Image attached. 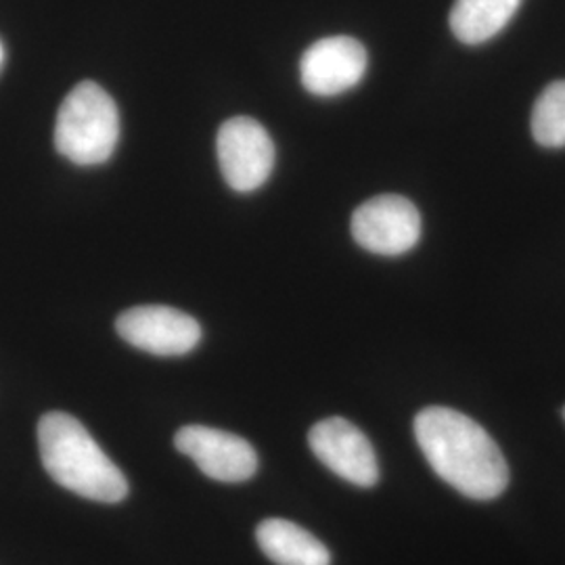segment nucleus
<instances>
[{
    "label": "nucleus",
    "instance_id": "f257e3e1",
    "mask_svg": "<svg viewBox=\"0 0 565 565\" xmlns=\"http://www.w3.org/2000/svg\"><path fill=\"white\" fill-rule=\"evenodd\" d=\"M415 438L431 469L465 497L490 501L505 492V457L471 417L455 408L427 406L415 417Z\"/></svg>",
    "mask_w": 565,
    "mask_h": 565
},
{
    "label": "nucleus",
    "instance_id": "f03ea898",
    "mask_svg": "<svg viewBox=\"0 0 565 565\" xmlns=\"http://www.w3.org/2000/svg\"><path fill=\"white\" fill-rule=\"evenodd\" d=\"M39 448L46 473L65 490L97 503H120L128 497L120 467L76 417L46 413L39 424Z\"/></svg>",
    "mask_w": 565,
    "mask_h": 565
},
{
    "label": "nucleus",
    "instance_id": "7ed1b4c3",
    "mask_svg": "<svg viewBox=\"0 0 565 565\" xmlns=\"http://www.w3.org/2000/svg\"><path fill=\"white\" fill-rule=\"evenodd\" d=\"M120 141V111L97 82H81L63 99L55 124V147L76 166L107 162Z\"/></svg>",
    "mask_w": 565,
    "mask_h": 565
},
{
    "label": "nucleus",
    "instance_id": "20e7f679",
    "mask_svg": "<svg viewBox=\"0 0 565 565\" xmlns=\"http://www.w3.org/2000/svg\"><path fill=\"white\" fill-rule=\"evenodd\" d=\"M218 163L226 184L237 193L260 189L275 168V142L260 121H224L216 139Z\"/></svg>",
    "mask_w": 565,
    "mask_h": 565
},
{
    "label": "nucleus",
    "instance_id": "39448f33",
    "mask_svg": "<svg viewBox=\"0 0 565 565\" xmlns=\"http://www.w3.org/2000/svg\"><path fill=\"white\" fill-rule=\"evenodd\" d=\"M352 237L363 249L380 256H403L422 237V216L415 203L401 195H380L356 207Z\"/></svg>",
    "mask_w": 565,
    "mask_h": 565
},
{
    "label": "nucleus",
    "instance_id": "423d86ee",
    "mask_svg": "<svg viewBox=\"0 0 565 565\" xmlns=\"http://www.w3.org/2000/svg\"><path fill=\"white\" fill-rule=\"evenodd\" d=\"M177 450L200 467L203 476L239 484L258 471V455L242 436L207 425H184L174 436Z\"/></svg>",
    "mask_w": 565,
    "mask_h": 565
},
{
    "label": "nucleus",
    "instance_id": "0eeeda50",
    "mask_svg": "<svg viewBox=\"0 0 565 565\" xmlns=\"http://www.w3.org/2000/svg\"><path fill=\"white\" fill-rule=\"evenodd\" d=\"M118 335L137 350L156 356H182L202 342V327L170 306H137L121 312Z\"/></svg>",
    "mask_w": 565,
    "mask_h": 565
},
{
    "label": "nucleus",
    "instance_id": "6e6552de",
    "mask_svg": "<svg viewBox=\"0 0 565 565\" xmlns=\"http://www.w3.org/2000/svg\"><path fill=\"white\" fill-rule=\"evenodd\" d=\"M315 457L350 484L371 488L380 480V463L371 440L343 417H329L308 431Z\"/></svg>",
    "mask_w": 565,
    "mask_h": 565
},
{
    "label": "nucleus",
    "instance_id": "1a4fd4ad",
    "mask_svg": "<svg viewBox=\"0 0 565 565\" xmlns=\"http://www.w3.org/2000/svg\"><path fill=\"white\" fill-rule=\"evenodd\" d=\"M366 63V49L356 39H321L306 49L300 78L310 95L338 97L363 81Z\"/></svg>",
    "mask_w": 565,
    "mask_h": 565
},
{
    "label": "nucleus",
    "instance_id": "9d476101",
    "mask_svg": "<svg viewBox=\"0 0 565 565\" xmlns=\"http://www.w3.org/2000/svg\"><path fill=\"white\" fill-rule=\"evenodd\" d=\"M264 555L277 565H331L329 548L302 525L281 518L264 520L256 527Z\"/></svg>",
    "mask_w": 565,
    "mask_h": 565
},
{
    "label": "nucleus",
    "instance_id": "9b49d317",
    "mask_svg": "<svg viewBox=\"0 0 565 565\" xmlns=\"http://www.w3.org/2000/svg\"><path fill=\"white\" fill-rule=\"evenodd\" d=\"M522 0H455L450 30L465 44L494 39L518 13Z\"/></svg>",
    "mask_w": 565,
    "mask_h": 565
},
{
    "label": "nucleus",
    "instance_id": "f8f14e48",
    "mask_svg": "<svg viewBox=\"0 0 565 565\" xmlns=\"http://www.w3.org/2000/svg\"><path fill=\"white\" fill-rule=\"evenodd\" d=\"M532 135L539 145L565 147V81L553 82L534 105Z\"/></svg>",
    "mask_w": 565,
    "mask_h": 565
},
{
    "label": "nucleus",
    "instance_id": "ddd939ff",
    "mask_svg": "<svg viewBox=\"0 0 565 565\" xmlns=\"http://www.w3.org/2000/svg\"><path fill=\"white\" fill-rule=\"evenodd\" d=\"M2 61H4V46H2V42H0V67H2Z\"/></svg>",
    "mask_w": 565,
    "mask_h": 565
},
{
    "label": "nucleus",
    "instance_id": "4468645a",
    "mask_svg": "<svg viewBox=\"0 0 565 565\" xmlns=\"http://www.w3.org/2000/svg\"><path fill=\"white\" fill-rule=\"evenodd\" d=\"M564 419H565V408H564Z\"/></svg>",
    "mask_w": 565,
    "mask_h": 565
}]
</instances>
